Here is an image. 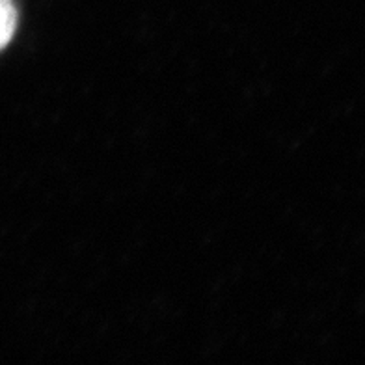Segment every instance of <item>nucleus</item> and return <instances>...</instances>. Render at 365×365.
<instances>
[{
    "mask_svg": "<svg viewBox=\"0 0 365 365\" xmlns=\"http://www.w3.org/2000/svg\"><path fill=\"white\" fill-rule=\"evenodd\" d=\"M17 29V10L14 0H0V51L10 43Z\"/></svg>",
    "mask_w": 365,
    "mask_h": 365,
    "instance_id": "nucleus-1",
    "label": "nucleus"
}]
</instances>
